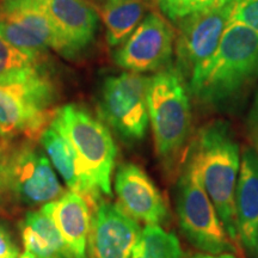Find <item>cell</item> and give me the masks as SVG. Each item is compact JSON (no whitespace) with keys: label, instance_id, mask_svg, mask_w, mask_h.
<instances>
[{"label":"cell","instance_id":"8fae6325","mask_svg":"<svg viewBox=\"0 0 258 258\" xmlns=\"http://www.w3.org/2000/svg\"><path fill=\"white\" fill-rule=\"evenodd\" d=\"M0 35L19 49L47 56L60 54V42L46 12L37 0H2Z\"/></svg>","mask_w":258,"mask_h":258},{"label":"cell","instance_id":"ffe728a7","mask_svg":"<svg viewBox=\"0 0 258 258\" xmlns=\"http://www.w3.org/2000/svg\"><path fill=\"white\" fill-rule=\"evenodd\" d=\"M46 56L28 53L0 35V84L25 80L47 72Z\"/></svg>","mask_w":258,"mask_h":258},{"label":"cell","instance_id":"7a4b0ae2","mask_svg":"<svg viewBox=\"0 0 258 258\" xmlns=\"http://www.w3.org/2000/svg\"><path fill=\"white\" fill-rule=\"evenodd\" d=\"M184 154L195 164L226 232L238 246L234 200L241 153L233 128L222 118L208 122L196 132Z\"/></svg>","mask_w":258,"mask_h":258},{"label":"cell","instance_id":"9c48e42d","mask_svg":"<svg viewBox=\"0 0 258 258\" xmlns=\"http://www.w3.org/2000/svg\"><path fill=\"white\" fill-rule=\"evenodd\" d=\"M175 41V32L167 19L150 12L127 40L115 48L112 59L127 72L157 73L172 64Z\"/></svg>","mask_w":258,"mask_h":258},{"label":"cell","instance_id":"5b68a950","mask_svg":"<svg viewBox=\"0 0 258 258\" xmlns=\"http://www.w3.org/2000/svg\"><path fill=\"white\" fill-rule=\"evenodd\" d=\"M176 214L180 231L194 247L205 253H237L200 173L188 156L183 157L176 183Z\"/></svg>","mask_w":258,"mask_h":258},{"label":"cell","instance_id":"484cf974","mask_svg":"<svg viewBox=\"0 0 258 258\" xmlns=\"http://www.w3.org/2000/svg\"><path fill=\"white\" fill-rule=\"evenodd\" d=\"M12 148L9 146L8 141L0 143V195L8 189L9 160Z\"/></svg>","mask_w":258,"mask_h":258},{"label":"cell","instance_id":"6da1fadb","mask_svg":"<svg viewBox=\"0 0 258 258\" xmlns=\"http://www.w3.org/2000/svg\"><path fill=\"white\" fill-rule=\"evenodd\" d=\"M258 83V34L239 23H230L211 61L189 95L202 110L234 114Z\"/></svg>","mask_w":258,"mask_h":258},{"label":"cell","instance_id":"83f0119b","mask_svg":"<svg viewBox=\"0 0 258 258\" xmlns=\"http://www.w3.org/2000/svg\"><path fill=\"white\" fill-rule=\"evenodd\" d=\"M19 258H41L36 256V254H34L32 252H29V251H25V252H23L19 256Z\"/></svg>","mask_w":258,"mask_h":258},{"label":"cell","instance_id":"3957f363","mask_svg":"<svg viewBox=\"0 0 258 258\" xmlns=\"http://www.w3.org/2000/svg\"><path fill=\"white\" fill-rule=\"evenodd\" d=\"M147 108L157 156L166 173L173 175L182 164L191 129L190 95L173 64L150 77Z\"/></svg>","mask_w":258,"mask_h":258},{"label":"cell","instance_id":"e0dca14e","mask_svg":"<svg viewBox=\"0 0 258 258\" xmlns=\"http://www.w3.org/2000/svg\"><path fill=\"white\" fill-rule=\"evenodd\" d=\"M41 145L43 146L51 165L55 167L63 182L71 191L79 194L90 203L95 206L101 201L102 194L97 190L80 166L78 158L67 140L49 124L42 132Z\"/></svg>","mask_w":258,"mask_h":258},{"label":"cell","instance_id":"7402d4cb","mask_svg":"<svg viewBox=\"0 0 258 258\" xmlns=\"http://www.w3.org/2000/svg\"><path fill=\"white\" fill-rule=\"evenodd\" d=\"M233 0H170L167 4L160 8V11L172 23H177L183 17L194 12L219 8Z\"/></svg>","mask_w":258,"mask_h":258},{"label":"cell","instance_id":"4fadbf2b","mask_svg":"<svg viewBox=\"0 0 258 258\" xmlns=\"http://www.w3.org/2000/svg\"><path fill=\"white\" fill-rule=\"evenodd\" d=\"M95 207L88 239L90 258H131L143 231L139 221L120 203L101 200Z\"/></svg>","mask_w":258,"mask_h":258},{"label":"cell","instance_id":"9a60e30c","mask_svg":"<svg viewBox=\"0 0 258 258\" xmlns=\"http://www.w3.org/2000/svg\"><path fill=\"white\" fill-rule=\"evenodd\" d=\"M234 206L238 240L253 258L258 233V153L251 146L241 153Z\"/></svg>","mask_w":258,"mask_h":258},{"label":"cell","instance_id":"2e32d148","mask_svg":"<svg viewBox=\"0 0 258 258\" xmlns=\"http://www.w3.org/2000/svg\"><path fill=\"white\" fill-rule=\"evenodd\" d=\"M90 203L77 192H63L42 209L59 230L69 258H88V239L91 226Z\"/></svg>","mask_w":258,"mask_h":258},{"label":"cell","instance_id":"d6986e66","mask_svg":"<svg viewBox=\"0 0 258 258\" xmlns=\"http://www.w3.org/2000/svg\"><path fill=\"white\" fill-rule=\"evenodd\" d=\"M146 12L144 0H99V16L105 27L106 42L118 47L140 24Z\"/></svg>","mask_w":258,"mask_h":258},{"label":"cell","instance_id":"f1b7e54d","mask_svg":"<svg viewBox=\"0 0 258 258\" xmlns=\"http://www.w3.org/2000/svg\"><path fill=\"white\" fill-rule=\"evenodd\" d=\"M154 2H156V4L158 5V8H163L164 5L165 4H167V3L170 2V0H154Z\"/></svg>","mask_w":258,"mask_h":258},{"label":"cell","instance_id":"7c38bea8","mask_svg":"<svg viewBox=\"0 0 258 258\" xmlns=\"http://www.w3.org/2000/svg\"><path fill=\"white\" fill-rule=\"evenodd\" d=\"M49 18L60 42V55L82 56L95 42L99 15L86 0H37Z\"/></svg>","mask_w":258,"mask_h":258},{"label":"cell","instance_id":"ba28073f","mask_svg":"<svg viewBox=\"0 0 258 258\" xmlns=\"http://www.w3.org/2000/svg\"><path fill=\"white\" fill-rule=\"evenodd\" d=\"M237 0L190 14L177 22L176 64L186 89L201 74L220 44Z\"/></svg>","mask_w":258,"mask_h":258},{"label":"cell","instance_id":"44dd1931","mask_svg":"<svg viewBox=\"0 0 258 258\" xmlns=\"http://www.w3.org/2000/svg\"><path fill=\"white\" fill-rule=\"evenodd\" d=\"M131 258H183L179 239L159 225H146Z\"/></svg>","mask_w":258,"mask_h":258},{"label":"cell","instance_id":"603a6c76","mask_svg":"<svg viewBox=\"0 0 258 258\" xmlns=\"http://www.w3.org/2000/svg\"><path fill=\"white\" fill-rule=\"evenodd\" d=\"M230 23H239L258 34V0H237Z\"/></svg>","mask_w":258,"mask_h":258},{"label":"cell","instance_id":"30bf717a","mask_svg":"<svg viewBox=\"0 0 258 258\" xmlns=\"http://www.w3.org/2000/svg\"><path fill=\"white\" fill-rule=\"evenodd\" d=\"M8 189L17 201L29 207L47 205L63 195L49 158L29 144L11 150Z\"/></svg>","mask_w":258,"mask_h":258},{"label":"cell","instance_id":"ac0fdd59","mask_svg":"<svg viewBox=\"0 0 258 258\" xmlns=\"http://www.w3.org/2000/svg\"><path fill=\"white\" fill-rule=\"evenodd\" d=\"M25 251L41 258H69L59 230L43 209L30 212L22 224Z\"/></svg>","mask_w":258,"mask_h":258},{"label":"cell","instance_id":"4316f807","mask_svg":"<svg viewBox=\"0 0 258 258\" xmlns=\"http://www.w3.org/2000/svg\"><path fill=\"white\" fill-rule=\"evenodd\" d=\"M188 258H240V257H238L237 254L233 252H225V253H218V254L198 252V253L191 254V256H189Z\"/></svg>","mask_w":258,"mask_h":258},{"label":"cell","instance_id":"8992f818","mask_svg":"<svg viewBox=\"0 0 258 258\" xmlns=\"http://www.w3.org/2000/svg\"><path fill=\"white\" fill-rule=\"evenodd\" d=\"M55 84L47 72L0 84V135L40 138L55 115Z\"/></svg>","mask_w":258,"mask_h":258},{"label":"cell","instance_id":"52a82bcc","mask_svg":"<svg viewBox=\"0 0 258 258\" xmlns=\"http://www.w3.org/2000/svg\"><path fill=\"white\" fill-rule=\"evenodd\" d=\"M148 82L150 77L123 71L106 77L99 90V117L127 144L139 143L146 137L150 124Z\"/></svg>","mask_w":258,"mask_h":258},{"label":"cell","instance_id":"f546056e","mask_svg":"<svg viewBox=\"0 0 258 258\" xmlns=\"http://www.w3.org/2000/svg\"><path fill=\"white\" fill-rule=\"evenodd\" d=\"M253 258H258V233H257V244H256V250H254V256Z\"/></svg>","mask_w":258,"mask_h":258},{"label":"cell","instance_id":"4dcf8cb0","mask_svg":"<svg viewBox=\"0 0 258 258\" xmlns=\"http://www.w3.org/2000/svg\"><path fill=\"white\" fill-rule=\"evenodd\" d=\"M0 143H2V141H0Z\"/></svg>","mask_w":258,"mask_h":258},{"label":"cell","instance_id":"d4e9b609","mask_svg":"<svg viewBox=\"0 0 258 258\" xmlns=\"http://www.w3.org/2000/svg\"><path fill=\"white\" fill-rule=\"evenodd\" d=\"M0 258H19V250L11 234L0 225Z\"/></svg>","mask_w":258,"mask_h":258},{"label":"cell","instance_id":"277c9868","mask_svg":"<svg viewBox=\"0 0 258 258\" xmlns=\"http://www.w3.org/2000/svg\"><path fill=\"white\" fill-rule=\"evenodd\" d=\"M73 148L82 169L102 195L111 196V175L117 148L111 131L78 104L56 109L50 122Z\"/></svg>","mask_w":258,"mask_h":258},{"label":"cell","instance_id":"cb8c5ba5","mask_svg":"<svg viewBox=\"0 0 258 258\" xmlns=\"http://www.w3.org/2000/svg\"><path fill=\"white\" fill-rule=\"evenodd\" d=\"M245 132L250 141V146L258 153V89L254 92V97L245 120Z\"/></svg>","mask_w":258,"mask_h":258},{"label":"cell","instance_id":"5bb4252c","mask_svg":"<svg viewBox=\"0 0 258 258\" xmlns=\"http://www.w3.org/2000/svg\"><path fill=\"white\" fill-rule=\"evenodd\" d=\"M120 206L137 221L146 225L166 224L169 209L153 180L137 164H122L115 176Z\"/></svg>","mask_w":258,"mask_h":258}]
</instances>
